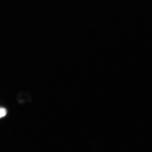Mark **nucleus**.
I'll list each match as a JSON object with an SVG mask.
<instances>
[{
    "mask_svg": "<svg viewBox=\"0 0 152 152\" xmlns=\"http://www.w3.org/2000/svg\"><path fill=\"white\" fill-rule=\"evenodd\" d=\"M7 110L5 109L0 108V118L5 116L7 114Z\"/></svg>",
    "mask_w": 152,
    "mask_h": 152,
    "instance_id": "1",
    "label": "nucleus"
}]
</instances>
